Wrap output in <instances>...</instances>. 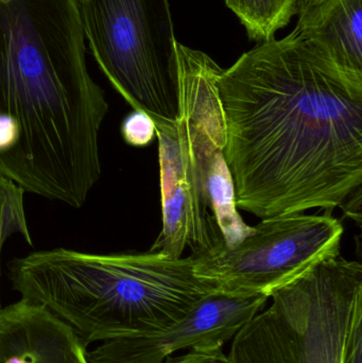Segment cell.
Instances as JSON below:
<instances>
[{"label":"cell","instance_id":"obj_1","mask_svg":"<svg viewBox=\"0 0 362 363\" xmlns=\"http://www.w3.org/2000/svg\"><path fill=\"white\" fill-rule=\"evenodd\" d=\"M236 204L261 219L332 211L361 187L362 74L297 30L218 79Z\"/></svg>","mask_w":362,"mask_h":363},{"label":"cell","instance_id":"obj_2","mask_svg":"<svg viewBox=\"0 0 362 363\" xmlns=\"http://www.w3.org/2000/svg\"><path fill=\"white\" fill-rule=\"evenodd\" d=\"M8 277L21 298L46 307L86 347L161 330L219 294L196 275L191 255L152 251L42 250L9 262Z\"/></svg>","mask_w":362,"mask_h":363},{"label":"cell","instance_id":"obj_3","mask_svg":"<svg viewBox=\"0 0 362 363\" xmlns=\"http://www.w3.org/2000/svg\"><path fill=\"white\" fill-rule=\"evenodd\" d=\"M178 117L155 125L163 230L150 251L171 258L208 253L225 242L213 215L208 172L225 146L218 94L222 68L205 52L176 44Z\"/></svg>","mask_w":362,"mask_h":363},{"label":"cell","instance_id":"obj_4","mask_svg":"<svg viewBox=\"0 0 362 363\" xmlns=\"http://www.w3.org/2000/svg\"><path fill=\"white\" fill-rule=\"evenodd\" d=\"M270 298L234 336L233 363L348 362L362 320L361 262L323 260Z\"/></svg>","mask_w":362,"mask_h":363},{"label":"cell","instance_id":"obj_5","mask_svg":"<svg viewBox=\"0 0 362 363\" xmlns=\"http://www.w3.org/2000/svg\"><path fill=\"white\" fill-rule=\"evenodd\" d=\"M100 69L133 110L154 125L178 117L176 42L168 0H78Z\"/></svg>","mask_w":362,"mask_h":363},{"label":"cell","instance_id":"obj_6","mask_svg":"<svg viewBox=\"0 0 362 363\" xmlns=\"http://www.w3.org/2000/svg\"><path fill=\"white\" fill-rule=\"evenodd\" d=\"M344 232L331 215L267 218L234 247L223 242L208 253L191 255L193 271L219 294L270 298L319 262L339 256Z\"/></svg>","mask_w":362,"mask_h":363},{"label":"cell","instance_id":"obj_7","mask_svg":"<svg viewBox=\"0 0 362 363\" xmlns=\"http://www.w3.org/2000/svg\"><path fill=\"white\" fill-rule=\"evenodd\" d=\"M267 296L214 294L184 318L148 334L104 341L87 352L89 363H164L179 351L223 347L265 307Z\"/></svg>","mask_w":362,"mask_h":363},{"label":"cell","instance_id":"obj_8","mask_svg":"<svg viewBox=\"0 0 362 363\" xmlns=\"http://www.w3.org/2000/svg\"><path fill=\"white\" fill-rule=\"evenodd\" d=\"M87 347L42 305L21 298L0 307V363H89Z\"/></svg>","mask_w":362,"mask_h":363},{"label":"cell","instance_id":"obj_9","mask_svg":"<svg viewBox=\"0 0 362 363\" xmlns=\"http://www.w3.org/2000/svg\"><path fill=\"white\" fill-rule=\"evenodd\" d=\"M295 30L342 67L362 74V0H321L298 11Z\"/></svg>","mask_w":362,"mask_h":363},{"label":"cell","instance_id":"obj_10","mask_svg":"<svg viewBox=\"0 0 362 363\" xmlns=\"http://www.w3.org/2000/svg\"><path fill=\"white\" fill-rule=\"evenodd\" d=\"M225 4L257 44L276 38L298 14L297 0H225Z\"/></svg>","mask_w":362,"mask_h":363},{"label":"cell","instance_id":"obj_11","mask_svg":"<svg viewBox=\"0 0 362 363\" xmlns=\"http://www.w3.org/2000/svg\"><path fill=\"white\" fill-rule=\"evenodd\" d=\"M23 194L21 187L0 176V259L4 245L14 235H21L28 245H32Z\"/></svg>","mask_w":362,"mask_h":363},{"label":"cell","instance_id":"obj_12","mask_svg":"<svg viewBox=\"0 0 362 363\" xmlns=\"http://www.w3.org/2000/svg\"><path fill=\"white\" fill-rule=\"evenodd\" d=\"M121 136L128 145L144 148L154 140L155 125L146 113L133 110L123 119L120 127Z\"/></svg>","mask_w":362,"mask_h":363},{"label":"cell","instance_id":"obj_13","mask_svg":"<svg viewBox=\"0 0 362 363\" xmlns=\"http://www.w3.org/2000/svg\"><path fill=\"white\" fill-rule=\"evenodd\" d=\"M164 363H233L222 347H205L187 352L179 357H169Z\"/></svg>","mask_w":362,"mask_h":363},{"label":"cell","instance_id":"obj_14","mask_svg":"<svg viewBox=\"0 0 362 363\" xmlns=\"http://www.w3.org/2000/svg\"><path fill=\"white\" fill-rule=\"evenodd\" d=\"M346 363H362V320L356 324L353 332Z\"/></svg>","mask_w":362,"mask_h":363},{"label":"cell","instance_id":"obj_15","mask_svg":"<svg viewBox=\"0 0 362 363\" xmlns=\"http://www.w3.org/2000/svg\"><path fill=\"white\" fill-rule=\"evenodd\" d=\"M344 208V213L348 215V217L353 218L356 220L359 224H361V189L359 188L358 190L351 194L344 204L341 205Z\"/></svg>","mask_w":362,"mask_h":363},{"label":"cell","instance_id":"obj_16","mask_svg":"<svg viewBox=\"0 0 362 363\" xmlns=\"http://www.w3.org/2000/svg\"><path fill=\"white\" fill-rule=\"evenodd\" d=\"M321 0H297L298 11L304 6H312V4H318Z\"/></svg>","mask_w":362,"mask_h":363}]
</instances>
